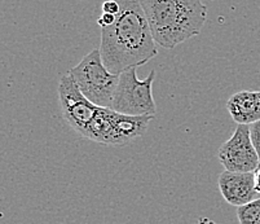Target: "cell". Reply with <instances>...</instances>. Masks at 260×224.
Returning <instances> with one entry per match:
<instances>
[{
    "instance_id": "5",
    "label": "cell",
    "mask_w": 260,
    "mask_h": 224,
    "mask_svg": "<svg viewBox=\"0 0 260 224\" xmlns=\"http://www.w3.org/2000/svg\"><path fill=\"white\" fill-rule=\"evenodd\" d=\"M138 68L119 74L117 88L112 101V109L126 115H155L157 107L153 98V82L155 70L149 73L145 79L138 78Z\"/></svg>"
},
{
    "instance_id": "8",
    "label": "cell",
    "mask_w": 260,
    "mask_h": 224,
    "mask_svg": "<svg viewBox=\"0 0 260 224\" xmlns=\"http://www.w3.org/2000/svg\"><path fill=\"white\" fill-rule=\"evenodd\" d=\"M226 109L237 124H251L260 121V91H240L229 98Z\"/></svg>"
},
{
    "instance_id": "4",
    "label": "cell",
    "mask_w": 260,
    "mask_h": 224,
    "mask_svg": "<svg viewBox=\"0 0 260 224\" xmlns=\"http://www.w3.org/2000/svg\"><path fill=\"white\" fill-rule=\"evenodd\" d=\"M68 74L72 77L75 86L99 107H112L113 96L117 88L119 75L109 72L103 62L100 49H93L82 58L77 67L70 69Z\"/></svg>"
},
{
    "instance_id": "1",
    "label": "cell",
    "mask_w": 260,
    "mask_h": 224,
    "mask_svg": "<svg viewBox=\"0 0 260 224\" xmlns=\"http://www.w3.org/2000/svg\"><path fill=\"white\" fill-rule=\"evenodd\" d=\"M58 100L63 119L79 135L106 145H124L140 138L153 121L152 115H126L112 108L91 103L68 73L58 83Z\"/></svg>"
},
{
    "instance_id": "3",
    "label": "cell",
    "mask_w": 260,
    "mask_h": 224,
    "mask_svg": "<svg viewBox=\"0 0 260 224\" xmlns=\"http://www.w3.org/2000/svg\"><path fill=\"white\" fill-rule=\"evenodd\" d=\"M153 38L166 49L196 37L207 21L203 0H141Z\"/></svg>"
},
{
    "instance_id": "9",
    "label": "cell",
    "mask_w": 260,
    "mask_h": 224,
    "mask_svg": "<svg viewBox=\"0 0 260 224\" xmlns=\"http://www.w3.org/2000/svg\"><path fill=\"white\" fill-rule=\"evenodd\" d=\"M237 219L240 224H260V197L237 207Z\"/></svg>"
},
{
    "instance_id": "10",
    "label": "cell",
    "mask_w": 260,
    "mask_h": 224,
    "mask_svg": "<svg viewBox=\"0 0 260 224\" xmlns=\"http://www.w3.org/2000/svg\"><path fill=\"white\" fill-rule=\"evenodd\" d=\"M250 135H251L252 144L259 157V169H260V121L250 126Z\"/></svg>"
},
{
    "instance_id": "7",
    "label": "cell",
    "mask_w": 260,
    "mask_h": 224,
    "mask_svg": "<svg viewBox=\"0 0 260 224\" xmlns=\"http://www.w3.org/2000/svg\"><path fill=\"white\" fill-rule=\"evenodd\" d=\"M217 187L223 199L232 206H243L257 199L255 173H235L224 170L217 179Z\"/></svg>"
},
{
    "instance_id": "11",
    "label": "cell",
    "mask_w": 260,
    "mask_h": 224,
    "mask_svg": "<svg viewBox=\"0 0 260 224\" xmlns=\"http://www.w3.org/2000/svg\"><path fill=\"white\" fill-rule=\"evenodd\" d=\"M103 13H110V15L117 16L120 11V6L118 0H106L103 3Z\"/></svg>"
},
{
    "instance_id": "2",
    "label": "cell",
    "mask_w": 260,
    "mask_h": 224,
    "mask_svg": "<svg viewBox=\"0 0 260 224\" xmlns=\"http://www.w3.org/2000/svg\"><path fill=\"white\" fill-rule=\"evenodd\" d=\"M117 20L101 29L100 52L103 62L113 74L139 68L158 55L155 41L141 0H118Z\"/></svg>"
},
{
    "instance_id": "14",
    "label": "cell",
    "mask_w": 260,
    "mask_h": 224,
    "mask_svg": "<svg viewBox=\"0 0 260 224\" xmlns=\"http://www.w3.org/2000/svg\"><path fill=\"white\" fill-rule=\"evenodd\" d=\"M200 224H217V223H215V221L211 220V219L202 218V219H200Z\"/></svg>"
},
{
    "instance_id": "12",
    "label": "cell",
    "mask_w": 260,
    "mask_h": 224,
    "mask_svg": "<svg viewBox=\"0 0 260 224\" xmlns=\"http://www.w3.org/2000/svg\"><path fill=\"white\" fill-rule=\"evenodd\" d=\"M115 20H117V16L115 15H110V13H103V15L99 17L98 23L101 29H103V27H109V26H112L113 23L115 22Z\"/></svg>"
},
{
    "instance_id": "6",
    "label": "cell",
    "mask_w": 260,
    "mask_h": 224,
    "mask_svg": "<svg viewBox=\"0 0 260 224\" xmlns=\"http://www.w3.org/2000/svg\"><path fill=\"white\" fill-rule=\"evenodd\" d=\"M217 158L226 171L255 173L259 169V157L252 144L250 126L237 124L232 138L219 148Z\"/></svg>"
},
{
    "instance_id": "13",
    "label": "cell",
    "mask_w": 260,
    "mask_h": 224,
    "mask_svg": "<svg viewBox=\"0 0 260 224\" xmlns=\"http://www.w3.org/2000/svg\"><path fill=\"white\" fill-rule=\"evenodd\" d=\"M255 189L260 195V169L255 171Z\"/></svg>"
}]
</instances>
